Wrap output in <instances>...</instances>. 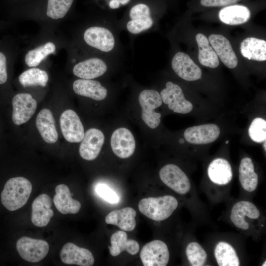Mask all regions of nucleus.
Wrapping results in <instances>:
<instances>
[{
  "mask_svg": "<svg viewBox=\"0 0 266 266\" xmlns=\"http://www.w3.org/2000/svg\"><path fill=\"white\" fill-rule=\"evenodd\" d=\"M266 141H265L264 144V148L265 151L266 150Z\"/></svg>",
  "mask_w": 266,
  "mask_h": 266,
  "instance_id": "obj_42",
  "label": "nucleus"
},
{
  "mask_svg": "<svg viewBox=\"0 0 266 266\" xmlns=\"http://www.w3.org/2000/svg\"><path fill=\"white\" fill-rule=\"evenodd\" d=\"M260 212L256 206L252 202L247 201H240L233 207L231 214V220L237 228L246 230L249 229V224L246 221L245 216L256 219L259 217Z\"/></svg>",
  "mask_w": 266,
  "mask_h": 266,
  "instance_id": "obj_20",
  "label": "nucleus"
},
{
  "mask_svg": "<svg viewBox=\"0 0 266 266\" xmlns=\"http://www.w3.org/2000/svg\"><path fill=\"white\" fill-rule=\"evenodd\" d=\"M56 47L52 42H47L39 47L29 51L25 57L26 65L30 67H35L49 55L53 54Z\"/></svg>",
  "mask_w": 266,
  "mask_h": 266,
  "instance_id": "obj_33",
  "label": "nucleus"
},
{
  "mask_svg": "<svg viewBox=\"0 0 266 266\" xmlns=\"http://www.w3.org/2000/svg\"><path fill=\"white\" fill-rule=\"evenodd\" d=\"M110 243L111 246H108L109 253L114 257L119 255L124 251L132 255H135L139 250L138 242L133 239H128L127 233L122 231H118L111 235Z\"/></svg>",
  "mask_w": 266,
  "mask_h": 266,
  "instance_id": "obj_25",
  "label": "nucleus"
},
{
  "mask_svg": "<svg viewBox=\"0 0 266 266\" xmlns=\"http://www.w3.org/2000/svg\"><path fill=\"white\" fill-rule=\"evenodd\" d=\"M60 258L66 264L80 266H91L95 262L91 252L87 249L79 247L75 244H65L60 251Z\"/></svg>",
  "mask_w": 266,
  "mask_h": 266,
  "instance_id": "obj_15",
  "label": "nucleus"
},
{
  "mask_svg": "<svg viewBox=\"0 0 266 266\" xmlns=\"http://www.w3.org/2000/svg\"><path fill=\"white\" fill-rule=\"evenodd\" d=\"M16 248L24 260L37 263L46 256L49 246L45 240L24 236L17 240Z\"/></svg>",
  "mask_w": 266,
  "mask_h": 266,
  "instance_id": "obj_7",
  "label": "nucleus"
},
{
  "mask_svg": "<svg viewBox=\"0 0 266 266\" xmlns=\"http://www.w3.org/2000/svg\"><path fill=\"white\" fill-rule=\"evenodd\" d=\"M72 87L76 94L96 100H103L107 95V89L93 79H78L73 82Z\"/></svg>",
  "mask_w": 266,
  "mask_h": 266,
  "instance_id": "obj_22",
  "label": "nucleus"
},
{
  "mask_svg": "<svg viewBox=\"0 0 266 266\" xmlns=\"http://www.w3.org/2000/svg\"><path fill=\"white\" fill-rule=\"evenodd\" d=\"M171 66L180 77L186 81H195L201 77V69L185 53L179 52L174 55Z\"/></svg>",
  "mask_w": 266,
  "mask_h": 266,
  "instance_id": "obj_14",
  "label": "nucleus"
},
{
  "mask_svg": "<svg viewBox=\"0 0 266 266\" xmlns=\"http://www.w3.org/2000/svg\"><path fill=\"white\" fill-rule=\"evenodd\" d=\"M31 182L23 177L9 179L1 193V201L9 211L23 207L27 202L32 191Z\"/></svg>",
  "mask_w": 266,
  "mask_h": 266,
  "instance_id": "obj_2",
  "label": "nucleus"
},
{
  "mask_svg": "<svg viewBox=\"0 0 266 266\" xmlns=\"http://www.w3.org/2000/svg\"><path fill=\"white\" fill-rule=\"evenodd\" d=\"M110 144L114 153L122 159L131 157L135 148V141L133 134L125 128L116 129L113 133Z\"/></svg>",
  "mask_w": 266,
  "mask_h": 266,
  "instance_id": "obj_13",
  "label": "nucleus"
},
{
  "mask_svg": "<svg viewBox=\"0 0 266 266\" xmlns=\"http://www.w3.org/2000/svg\"><path fill=\"white\" fill-rule=\"evenodd\" d=\"M214 255L220 266H238L239 260L233 246L228 243L220 242L214 249Z\"/></svg>",
  "mask_w": 266,
  "mask_h": 266,
  "instance_id": "obj_31",
  "label": "nucleus"
},
{
  "mask_svg": "<svg viewBox=\"0 0 266 266\" xmlns=\"http://www.w3.org/2000/svg\"><path fill=\"white\" fill-rule=\"evenodd\" d=\"M162 181L175 192L184 195L190 189V183L186 174L177 166L168 164L159 171Z\"/></svg>",
  "mask_w": 266,
  "mask_h": 266,
  "instance_id": "obj_10",
  "label": "nucleus"
},
{
  "mask_svg": "<svg viewBox=\"0 0 266 266\" xmlns=\"http://www.w3.org/2000/svg\"><path fill=\"white\" fill-rule=\"evenodd\" d=\"M51 206L52 200L47 194H41L34 199L32 205L31 215V220L34 226L43 227L48 225L54 215Z\"/></svg>",
  "mask_w": 266,
  "mask_h": 266,
  "instance_id": "obj_19",
  "label": "nucleus"
},
{
  "mask_svg": "<svg viewBox=\"0 0 266 266\" xmlns=\"http://www.w3.org/2000/svg\"><path fill=\"white\" fill-rule=\"evenodd\" d=\"M240 0H200V4L206 7H219L236 3Z\"/></svg>",
  "mask_w": 266,
  "mask_h": 266,
  "instance_id": "obj_38",
  "label": "nucleus"
},
{
  "mask_svg": "<svg viewBox=\"0 0 266 266\" xmlns=\"http://www.w3.org/2000/svg\"><path fill=\"white\" fill-rule=\"evenodd\" d=\"M7 79L6 59L4 54L0 52V84L5 83Z\"/></svg>",
  "mask_w": 266,
  "mask_h": 266,
  "instance_id": "obj_39",
  "label": "nucleus"
},
{
  "mask_svg": "<svg viewBox=\"0 0 266 266\" xmlns=\"http://www.w3.org/2000/svg\"><path fill=\"white\" fill-rule=\"evenodd\" d=\"M61 131L66 141L77 143L82 141L85 132L83 126L78 115L71 109L65 110L60 119Z\"/></svg>",
  "mask_w": 266,
  "mask_h": 266,
  "instance_id": "obj_11",
  "label": "nucleus"
},
{
  "mask_svg": "<svg viewBox=\"0 0 266 266\" xmlns=\"http://www.w3.org/2000/svg\"><path fill=\"white\" fill-rule=\"evenodd\" d=\"M140 257L144 266H166L169 261V253L165 242L154 240L142 247Z\"/></svg>",
  "mask_w": 266,
  "mask_h": 266,
  "instance_id": "obj_8",
  "label": "nucleus"
},
{
  "mask_svg": "<svg viewBox=\"0 0 266 266\" xmlns=\"http://www.w3.org/2000/svg\"><path fill=\"white\" fill-rule=\"evenodd\" d=\"M220 133V130L217 125L208 124L187 128L184 136L186 140L191 143L204 144L215 141Z\"/></svg>",
  "mask_w": 266,
  "mask_h": 266,
  "instance_id": "obj_17",
  "label": "nucleus"
},
{
  "mask_svg": "<svg viewBox=\"0 0 266 266\" xmlns=\"http://www.w3.org/2000/svg\"><path fill=\"white\" fill-rule=\"evenodd\" d=\"M239 179L245 190L252 192L256 189L258 176L254 171V165L250 158H244L241 160L239 167Z\"/></svg>",
  "mask_w": 266,
  "mask_h": 266,
  "instance_id": "obj_30",
  "label": "nucleus"
},
{
  "mask_svg": "<svg viewBox=\"0 0 266 266\" xmlns=\"http://www.w3.org/2000/svg\"><path fill=\"white\" fill-rule=\"evenodd\" d=\"M160 96L162 101L174 112L186 114L193 109L192 104L185 99L182 89L171 81L166 83Z\"/></svg>",
  "mask_w": 266,
  "mask_h": 266,
  "instance_id": "obj_9",
  "label": "nucleus"
},
{
  "mask_svg": "<svg viewBox=\"0 0 266 266\" xmlns=\"http://www.w3.org/2000/svg\"><path fill=\"white\" fill-rule=\"evenodd\" d=\"M74 0H48L46 14L51 19L64 18L69 11Z\"/></svg>",
  "mask_w": 266,
  "mask_h": 266,
  "instance_id": "obj_34",
  "label": "nucleus"
},
{
  "mask_svg": "<svg viewBox=\"0 0 266 266\" xmlns=\"http://www.w3.org/2000/svg\"><path fill=\"white\" fill-rule=\"evenodd\" d=\"M262 266H266V261L265 262V263L263 264V265Z\"/></svg>",
  "mask_w": 266,
  "mask_h": 266,
  "instance_id": "obj_43",
  "label": "nucleus"
},
{
  "mask_svg": "<svg viewBox=\"0 0 266 266\" xmlns=\"http://www.w3.org/2000/svg\"><path fill=\"white\" fill-rule=\"evenodd\" d=\"M108 57H93L78 62L72 69L73 74L81 79H94L100 77L107 71Z\"/></svg>",
  "mask_w": 266,
  "mask_h": 266,
  "instance_id": "obj_6",
  "label": "nucleus"
},
{
  "mask_svg": "<svg viewBox=\"0 0 266 266\" xmlns=\"http://www.w3.org/2000/svg\"><path fill=\"white\" fill-rule=\"evenodd\" d=\"M138 101L142 109L143 121L149 128H157L160 123L161 115L154 110L162 103L160 94L152 89L143 90L139 95Z\"/></svg>",
  "mask_w": 266,
  "mask_h": 266,
  "instance_id": "obj_5",
  "label": "nucleus"
},
{
  "mask_svg": "<svg viewBox=\"0 0 266 266\" xmlns=\"http://www.w3.org/2000/svg\"><path fill=\"white\" fill-rule=\"evenodd\" d=\"M207 172L211 181L220 185L228 184L233 177L230 164L223 158H217L212 161L208 166Z\"/></svg>",
  "mask_w": 266,
  "mask_h": 266,
  "instance_id": "obj_26",
  "label": "nucleus"
},
{
  "mask_svg": "<svg viewBox=\"0 0 266 266\" xmlns=\"http://www.w3.org/2000/svg\"><path fill=\"white\" fill-rule=\"evenodd\" d=\"M131 0H110L108 4L110 9H116L119 8L121 5H126Z\"/></svg>",
  "mask_w": 266,
  "mask_h": 266,
  "instance_id": "obj_40",
  "label": "nucleus"
},
{
  "mask_svg": "<svg viewBox=\"0 0 266 266\" xmlns=\"http://www.w3.org/2000/svg\"><path fill=\"white\" fill-rule=\"evenodd\" d=\"M199 47L198 58L200 64L210 68H216L219 65V60L208 38L202 33L196 36Z\"/></svg>",
  "mask_w": 266,
  "mask_h": 266,
  "instance_id": "obj_29",
  "label": "nucleus"
},
{
  "mask_svg": "<svg viewBox=\"0 0 266 266\" xmlns=\"http://www.w3.org/2000/svg\"><path fill=\"white\" fill-rule=\"evenodd\" d=\"M240 51L243 57L258 61L266 60V41L255 37H247L240 44Z\"/></svg>",
  "mask_w": 266,
  "mask_h": 266,
  "instance_id": "obj_27",
  "label": "nucleus"
},
{
  "mask_svg": "<svg viewBox=\"0 0 266 266\" xmlns=\"http://www.w3.org/2000/svg\"><path fill=\"white\" fill-rule=\"evenodd\" d=\"M104 141L102 132L95 128L85 133L79 147V154L84 160L92 161L99 155Z\"/></svg>",
  "mask_w": 266,
  "mask_h": 266,
  "instance_id": "obj_16",
  "label": "nucleus"
},
{
  "mask_svg": "<svg viewBox=\"0 0 266 266\" xmlns=\"http://www.w3.org/2000/svg\"><path fill=\"white\" fill-rule=\"evenodd\" d=\"M248 134L254 141L261 143L266 139V121L262 118H256L251 123Z\"/></svg>",
  "mask_w": 266,
  "mask_h": 266,
  "instance_id": "obj_36",
  "label": "nucleus"
},
{
  "mask_svg": "<svg viewBox=\"0 0 266 266\" xmlns=\"http://www.w3.org/2000/svg\"><path fill=\"white\" fill-rule=\"evenodd\" d=\"M47 73L38 68H32L22 72L19 76V80L24 87L32 86L45 87L48 81Z\"/></svg>",
  "mask_w": 266,
  "mask_h": 266,
  "instance_id": "obj_32",
  "label": "nucleus"
},
{
  "mask_svg": "<svg viewBox=\"0 0 266 266\" xmlns=\"http://www.w3.org/2000/svg\"><path fill=\"white\" fill-rule=\"evenodd\" d=\"M229 142V140H227V141H226V144H228Z\"/></svg>",
  "mask_w": 266,
  "mask_h": 266,
  "instance_id": "obj_44",
  "label": "nucleus"
},
{
  "mask_svg": "<svg viewBox=\"0 0 266 266\" xmlns=\"http://www.w3.org/2000/svg\"><path fill=\"white\" fill-rule=\"evenodd\" d=\"M178 206L177 200L166 195L158 198L149 197L141 200L138 203L139 211L154 221H163L168 218Z\"/></svg>",
  "mask_w": 266,
  "mask_h": 266,
  "instance_id": "obj_3",
  "label": "nucleus"
},
{
  "mask_svg": "<svg viewBox=\"0 0 266 266\" xmlns=\"http://www.w3.org/2000/svg\"><path fill=\"white\" fill-rule=\"evenodd\" d=\"M208 39L218 57L227 67L234 68L237 66V57L226 37L221 34H212Z\"/></svg>",
  "mask_w": 266,
  "mask_h": 266,
  "instance_id": "obj_18",
  "label": "nucleus"
},
{
  "mask_svg": "<svg viewBox=\"0 0 266 266\" xmlns=\"http://www.w3.org/2000/svg\"><path fill=\"white\" fill-rule=\"evenodd\" d=\"M186 254L190 263L193 266H204L207 258V254L198 243L192 242L186 247Z\"/></svg>",
  "mask_w": 266,
  "mask_h": 266,
  "instance_id": "obj_35",
  "label": "nucleus"
},
{
  "mask_svg": "<svg viewBox=\"0 0 266 266\" xmlns=\"http://www.w3.org/2000/svg\"><path fill=\"white\" fill-rule=\"evenodd\" d=\"M97 194L106 201L110 203H117L119 198L115 191L104 184H100L96 187Z\"/></svg>",
  "mask_w": 266,
  "mask_h": 266,
  "instance_id": "obj_37",
  "label": "nucleus"
},
{
  "mask_svg": "<svg viewBox=\"0 0 266 266\" xmlns=\"http://www.w3.org/2000/svg\"><path fill=\"white\" fill-rule=\"evenodd\" d=\"M56 194L53 202L57 210L62 214H76L81 205L77 200L71 197L69 188L65 184H59L55 188Z\"/></svg>",
  "mask_w": 266,
  "mask_h": 266,
  "instance_id": "obj_21",
  "label": "nucleus"
},
{
  "mask_svg": "<svg viewBox=\"0 0 266 266\" xmlns=\"http://www.w3.org/2000/svg\"><path fill=\"white\" fill-rule=\"evenodd\" d=\"M36 126L46 142L51 144L57 141L58 134L53 114L49 109H43L38 113L36 119Z\"/></svg>",
  "mask_w": 266,
  "mask_h": 266,
  "instance_id": "obj_23",
  "label": "nucleus"
},
{
  "mask_svg": "<svg viewBox=\"0 0 266 266\" xmlns=\"http://www.w3.org/2000/svg\"><path fill=\"white\" fill-rule=\"evenodd\" d=\"M83 39L89 47L108 57L118 48L117 34L112 28L105 24L87 28L83 33Z\"/></svg>",
  "mask_w": 266,
  "mask_h": 266,
  "instance_id": "obj_1",
  "label": "nucleus"
},
{
  "mask_svg": "<svg viewBox=\"0 0 266 266\" xmlns=\"http://www.w3.org/2000/svg\"><path fill=\"white\" fill-rule=\"evenodd\" d=\"M179 142L180 143H183L184 142V140L183 139H182V138L180 139Z\"/></svg>",
  "mask_w": 266,
  "mask_h": 266,
  "instance_id": "obj_41",
  "label": "nucleus"
},
{
  "mask_svg": "<svg viewBox=\"0 0 266 266\" xmlns=\"http://www.w3.org/2000/svg\"><path fill=\"white\" fill-rule=\"evenodd\" d=\"M251 13L246 6L233 5L222 9L219 13L220 20L230 25H240L247 22L250 19Z\"/></svg>",
  "mask_w": 266,
  "mask_h": 266,
  "instance_id": "obj_28",
  "label": "nucleus"
},
{
  "mask_svg": "<svg viewBox=\"0 0 266 266\" xmlns=\"http://www.w3.org/2000/svg\"><path fill=\"white\" fill-rule=\"evenodd\" d=\"M12 120L16 125H20L28 121L34 113L37 102L28 93H19L12 100Z\"/></svg>",
  "mask_w": 266,
  "mask_h": 266,
  "instance_id": "obj_12",
  "label": "nucleus"
},
{
  "mask_svg": "<svg viewBox=\"0 0 266 266\" xmlns=\"http://www.w3.org/2000/svg\"><path fill=\"white\" fill-rule=\"evenodd\" d=\"M154 24L149 6L144 2H138L130 8L120 26L130 33L136 35L150 30Z\"/></svg>",
  "mask_w": 266,
  "mask_h": 266,
  "instance_id": "obj_4",
  "label": "nucleus"
},
{
  "mask_svg": "<svg viewBox=\"0 0 266 266\" xmlns=\"http://www.w3.org/2000/svg\"><path fill=\"white\" fill-rule=\"evenodd\" d=\"M136 211L127 207L109 213L105 218L106 223L116 225L124 231H132L136 226Z\"/></svg>",
  "mask_w": 266,
  "mask_h": 266,
  "instance_id": "obj_24",
  "label": "nucleus"
}]
</instances>
